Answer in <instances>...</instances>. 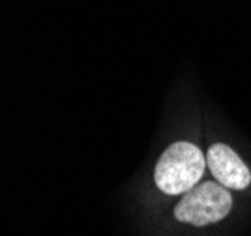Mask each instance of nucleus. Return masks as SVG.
<instances>
[{"instance_id": "obj_1", "label": "nucleus", "mask_w": 251, "mask_h": 236, "mask_svg": "<svg viewBox=\"0 0 251 236\" xmlns=\"http://www.w3.org/2000/svg\"><path fill=\"white\" fill-rule=\"evenodd\" d=\"M206 169L204 154L199 146L178 141L159 156L154 171L156 185L167 195H182L195 187Z\"/></svg>"}, {"instance_id": "obj_3", "label": "nucleus", "mask_w": 251, "mask_h": 236, "mask_svg": "<svg viewBox=\"0 0 251 236\" xmlns=\"http://www.w3.org/2000/svg\"><path fill=\"white\" fill-rule=\"evenodd\" d=\"M206 165L214 178L227 189H246L251 184L250 167L227 144H212L206 152Z\"/></svg>"}, {"instance_id": "obj_2", "label": "nucleus", "mask_w": 251, "mask_h": 236, "mask_svg": "<svg viewBox=\"0 0 251 236\" xmlns=\"http://www.w3.org/2000/svg\"><path fill=\"white\" fill-rule=\"evenodd\" d=\"M232 197L220 182H202L191 187L175 208V217L193 227H206L229 216Z\"/></svg>"}]
</instances>
